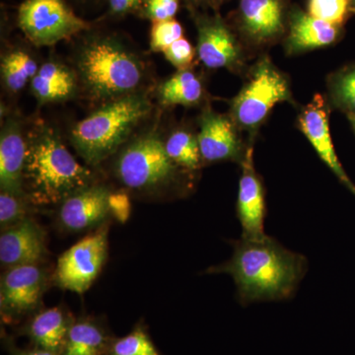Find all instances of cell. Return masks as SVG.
Here are the masks:
<instances>
[{
    "mask_svg": "<svg viewBox=\"0 0 355 355\" xmlns=\"http://www.w3.org/2000/svg\"><path fill=\"white\" fill-rule=\"evenodd\" d=\"M306 259L282 247L272 238L242 239L235 242L232 258L207 270L228 273L234 279L243 305L257 301L284 300L291 297L304 277Z\"/></svg>",
    "mask_w": 355,
    "mask_h": 355,
    "instance_id": "obj_1",
    "label": "cell"
},
{
    "mask_svg": "<svg viewBox=\"0 0 355 355\" xmlns=\"http://www.w3.org/2000/svg\"><path fill=\"white\" fill-rule=\"evenodd\" d=\"M94 183V175L67 150L51 128L42 127L27 140L23 176L26 198L35 207H58Z\"/></svg>",
    "mask_w": 355,
    "mask_h": 355,
    "instance_id": "obj_2",
    "label": "cell"
},
{
    "mask_svg": "<svg viewBox=\"0 0 355 355\" xmlns=\"http://www.w3.org/2000/svg\"><path fill=\"white\" fill-rule=\"evenodd\" d=\"M150 111V103L144 96L130 94L112 100L77 123L70 135L72 144L88 165L101 164Z\"/></svg>",
    "mask_w": 355,
    "mask_h": 355,
    "instance_id": "obj_3",
    "label": "cell"
},
{
    "mask_svg": "<svg viewBox=\"0 0 355 355\" xmlns=\"http://www.w3.org/2000/svg\"><path fill=\"white\" fill-rule=\"evenodd\" d=\"M77 67L84 85L96 99L130 95L141 83L139 60L113 39L89 42L79 53Z\"/></svg>",
    "mask_w": 355,
    "mask_h": 355,
    "instance_id": "obj_4",
    "label": "cell"
},
{
    "mask_svg": "<svg viewBox=\"0 0 355 355\" xmlns=\"http://www.w3.org/2000/svg\"><path fill=\"white\" fill-rule=\"evenodd\" d=\"M177 164L158 135H144L125 147L114 164L116 176L133 191H153L172 183Z\"/></svg>",
    "mask_w": 355,
    "mask_h": 355,
    "instance_id": "obj_5",
    "label": "cell"
},
{
    "mask_svg": "<svg viewBox=\"0 0 355 355\" xmlns=\"http://www.w3.org/2000/svg\"><path fill=\"white\" fill-rule=\"evenodd\" d=\"M130 210L125 193H113L107 187L93 184L58 205L57 222L67 232L80 233L102 227L111 217L125 220Z\"/></svg>",
    "mask_w": 355,
    "mask_h": 355,
    "instance_id": "obj_6",
    "label": "cell"
},
{
    "mask_svg": "<svg viewBox=\"0 0 355 355\" xmlns=\"http://www.w3.org/2000/svg\"><path fill=\"white\" fill-rule=\"evenodd\" d=\"M18 24L37 46H53L88 28L64 0H25L18 11Z\"/></svg>",
    "mask_w": 355,
    "mask_h": 355,
    "instance_id": "obj_7",
    "label": "cell"
},
{
    "mask_svg": "<svg viewBox=\"0 0 355 355\" xmlns=\"http://www.w3.org/2000/svg\"><path fill=\"white\" fill-rule=\"evenodd\" d=\"M108 225L70 247L58 258L53 279L64 291L83 294L92 286L108 257Z\"/></svg>",
    "mask_w": 355,
    "mask_h": 355,
    "instance_id": "obj_8",
    "label": "cell"
},
{
    "mask_svg": "<svg viewBox=\"0 0 355 355\" xmlns=\"http://www.w3.org/2000/svg\"><path fill=\"white\" fill-rule=\"evenodd\" d=\"M48 286V275L40 265L7 268L0 282V312L12 324L36 312Z\"/></svg>",
    "mask_w": 355,
    "mask_h": 355,
    "instance_id": "obj_9",
    "label": "cell"
},
{
    "mask_svg": "<svg viewBox=\"0 0 355 355\" xmlns=\"http://www.w3.org/2000/svg\"><path fill=\"white\" fill-rule=\"evenodd\" d=\"M291 98L286 79L265 60L257 67L251 81L236 98V120L244 127L259 125L275 104Z\"/></svg>",
    "mask_w": 355,
    "mask_h": 355,
    "instance_id": "obj_10",
    "label": "cell"
},
{
    "mask_svg": "<svg viewBox=\"0 0 355 355\" xmlns=\"http://www.w3.org/2000/svg\"><path fill=\"white\" fill-rule=\"evenodd\" d=\"M48 254L43 227L31 217L1 231L0 261L2 268L41 265Z\"/></svg>",
    "mask_w": 355,
    "mask_h": 355,
    "instance_id": "obj_11",
    "label": "cell"
},
{
    "mask_svg": "<svg viewBox=\"0 0 355 355\" xmlns=\"http://www.w3.org/2000/svg\"><path fill=\"white\" fill-rule=\"evenodd\" d=\"M237 214L242 226V238L261 240L266 237L265 193L254 169L253 150L249 148L243 159V173L238 193Z\"/></svg>",
    "mask_w": 355,
    "mask_h": 355,
    "instance_id": "obj_12",
    "label": "cell"
},
{
    "mask_svg": "<svg viewBox=\"0 0 355 355\" xmlns=\"http://www.w3.org/2000/svg\"><path fill=\"white\" fill-rule=\"evenodd\" d=\"M299 125L311 144L316 149L322 160L331 168L336 176L355 195V186L343 170L338 155H336L333 140H331L330 125H329L328 111L324 107L323 98L316 96L314 101L304 109Z\"/></svg>",
    "mask_w": 355,
    "mask_h": 355,
    "instance_id": "obj_13",
    "label": "cell"
},
{
    "mask_svg": "<svg viewBox=\"0 0 355 355\" xmlns=\"http://www.w3.org/2000/svg\"><path fill=\"white\" fill-rule=\"evenodd\" d=\"M27 154V141L19 123L8 120L0 137V188L14 195L26 197L23 176Z\"/></svg>",
    "mask_w": 355,
    "mask_h": 355,
    "instance_id": "obj_14",
    "label": "cell"
},
{
    "mask_svg": "<svg viewBox=\"0 0 355 355\" xmlns=\"http://www.w3.org/2000/svg\"><path fill=\"white\" fill-rule=\"evenodd\" d=\"M74 319L60 307L40 311L22 330L32 347L62 354L65 340Z\"/></svg>",
    "mask_w": 355,
    "mask_h": 355,
    "instance_id": "obj_15",
    "label": "cell"
},
{
    "mask_svg": "<svg viewBox=\"0 0 355 355\" xmlns=\"http://www.w3.org/2000/svg\"><path fill=\"white\" fill-rule=\"evenodd\" d=\"M200 155L207 162L236 158L239 153V141L232 123L220 114L203 116L198 137Z\"/></svg>",
    "mask_w": 355,
    "mask_h": 355,
    "instance_id": "obj_16",
    "label": "cell"
},
{
    "mask_svg": "<svg viewBox=\"0 0 355 355\" xmlns=\"http://www.w3.org/2000/svg\"><path fill=\"white\" fill-rule=\"evenodd\" d=\"M198 53L203 64L209 69L228 67L239 55L234 38L219 21H210L200 26Z\"/></svg>",
    "mask_w": 355,
    "mask_h": 355,
    "instance_id": "obj_17",
    "label": "cell"
},
{
    "mask_svg": "<svg viewBox=\"0 0 355 355\" xmlns=\"http://www.w3.org/2000/svg\"><path fill=\"white\" fill-rule=\"evenodd\" d=\"M114 338L99 321L74 319L60 355H107Z\"/></svg>",
    "mask_w": 355,
    "mask_h": 355,
    "instance_id": "obj_18",
    "label": "cell"
},
{
    "mask_svg": "<svg viewBox=\"0 0 355 355\" xmlns=\"http://www.w3.org/2000/svg\"><path fill=\"white\" fill-rule=\"evenodd\" d=\"M76 87L73 73L57 62L42 65L31 81L33 93L42 103L67 99L73 94Z\"/></svg>",
    "mask_w": 355,
    "mask_h": 355,
    "instance_id": "obj_19",
    "label": "cell"
},
{
    "mask_svg": "<svg viewBox=\"0 0 355 355\" xmlns=\"http://www.w3.org/2000/svg\"><path fill=\"white\" fill-rule=\"evenodd\" d=\"M240 8L248 31L257 38H270L282 29L279 0H241Z\"/></svg>",
    "mask_w": 355,
    "mask_h": 355,
    "instance_id": "obj_20",
    "label": "cell"
},
{
    "mask_svg": "<svg viewBox=\"0 0 355 355\" xmlns=\"http://www.w3.org/2000/svg\"><path fill=\"white\" fill-rule=\"evenodd\" d=\"M338 36L336 25L313 16L297 14L292 21L289 41L295 50L320 48L331 44Z\"/></svg>",
    "mask_w": 355,
    "mask_h": 355,
    "instance_id": "obj_21",
    "label": "cell"
},
{
    "mask_svg": "<svg viewBox=\"0 0 355 355\" xmlns=\"http://www.w3.org/2000/svg\"><path fill=\"white\" fill-rule=\"evenodd\" d=\"M202 96V85L197 76L188 70L177 72L159 88L161 103L165 105L197 104Z\"/></svg>",
    "mask_w": 355,
    "mask_h": 355,
    "instance_id": "obj_22",
    "label": "cell"
},
{
    "mask_svg": "<svg viewBox=\"0 0 355 355\" xmlns=\"http://www.w3.org/2000/svg\"><path fill=\"white\" fill-rule=\"evenodd\" d=\"M38 70L36 62L24 51H10L2 58V78L12 92L22 90L26 84L33 80Z\"/></svg>",
    "mask_w": 355,
    "mask_h": 355,
    "instance_id": "obj_23",
    "label": "cell"
},
{
    "mask_svg": "<svg viewBox=\"0 0 355 355\" xmlns=\"http://www.w3.org/2000/svg\"><path fill=\"white\" fill-rule=\"evenodd\" d=\"M166 151L169 157L178 166L189 170H196L200 167V146L198 139L191 133L179 130L173 133L165 144Z\"/></svg>",
    "mask_w": 355,
    "mask_h": 355,
    "instance_id": "obj_24",
    "label": "cell"
},
{
    "mask_svg": "<svg viewBox=\"0 0 355 355\" xmlns=\"http://www.w3.org/2000/svg\"><path fill=\"white\" fill-rule=\"evenodd\" d=\"M107 355H161L142 324H137L127 336L114 338Z\"/></svg>",
    "mask_w": 355,
    "mask_h": 355,
    "instance_id": "obj_25",
    "label": "cell"
},
{
    "mask_svg": "<svg viewBox=\"0 0 355 355\" xmlns=\"http://www.w3.org/2000/svg\"><path fill=\"white\" fill-rule=\"evenodd\" d=\"M28 198L1 191L0 193V228L1 231L16 225L29 216Z\"/></svg>",
    "mask_w": 355,
    "mask_h": 355,
    "instance_id": "obj_26",
    "label": "cell"
},
{
    "mask_svg": "<svg viewBox=\"0 0 355 355\" xmlns=\"http://www.w3.org/2000/svg\"><path fill=\"white\" fill-rule=\"evenodd\" d=\"M349 0H310L309 14L317 19L338 25L347 17Z\"/></svg>",
    "mask_w": 355,
    "mask_h": 355,
    "instance_id": "obj_27",
    "label": "cell"
},
{
    "mask_svg": "<svg viewBox=\"0 0 355 355\" xmlns=\"http://www.w3.org/2000/svg\"><path fill=\"white\" fill-rule=\"evenodd\" d=\"M183 38V28L174 19L153 22L150 32V46L153 51H164L173 43Z\"/></svg>",
    "mask_w": 355,
    "mask_h": 355,
    "instance_id": "obj_28",
    "label": "cell"
},
{
    "mask_svg": "<svg viewBox=\"0 0 355 355\" xmlns=\"http://www.w3.org/2000/svg\"><path fill=\"white\" fill-rule=\"evenodd\" d=\"M336 102L349 113L355 114V67L340 72L334 84Z\"/></svg>",
    "mask_w": 355,
    "mask_h": 355,
    "instance_id": "obj_29",
    "label": "cell"
},
{
    "mask_svg": "<svg viewBox=\"0 0 355 355\" xmlns=\"http://www.w3.org/2000/svg\"><path fill=\"white\" fill-rule=\"evenodd\" d=\"M166 58L173 65L182 70H184L193 60L195 51L188 40L181 38L168 46L164 51Z\"/></svg>",
    "mask_w": 355,
    "mask_h": 355,
    "instance_id": "obj_30",
    "label": "cell"
},
{
    "mask_svg": "<svg viewBox=\"0 0 355 355\" xmlns=\"http://www.w3.org/2000/svg\"><path fill=\"white\" fill-rule=\"evenodd\" d=\"M178 9L179 0H147L144 14L153 22H157L173 19Z\"/></svg>",
    "mask_w": 355,
    "mask_h": 355,
    "instance_id": "obj_31",
    "label": "cell"
},
{
    "mask_svg": "<svg viewBox=\"0 0 355 355\" xmlns=\"http://www.w3.org/2000/svg\"><path fill=\"white\" fill-rule=\"evenodd\" d=\"M4 342H6V349L8 350L9 355H60L53 352H49V350L37 349L34 347H30V349H21L11 340V338H6Z\"/></svg>",
    "mask_w": 355,
    "mask_h": 355,
    "instance_id": "obj_32",
    "label": "cell"
},
{
    "mask_svg": "<svg viewBox=\"0 0 355 355\" xmlns=\"http://www.w3.org/2000/svg\"><path fill=\"white\" fill-rule=\"evenodd\" d=\"M144 0H109L110 9L113 14H125L139 7Z\"/></svg>",
    "mask_w": 355,
    "mask_h": 355,
    "instance_id": "obj_33",
    "label": "cell"
},
{
    "mask_svg": "<svg viewBox=\"0 0 355 355\" xmlns=\"http://www.w3.org/2000/svg\"><path fill=\"white\" fill-rule=\"evenodd\" d=\"M349 120L352 121V125H354V128L355 130V114H352V116H349Z\"/></svg>",
    "mask_w": 355,
    "mask_h": 355,
    "instance_id": "obj_34",
    "label": "cell"
},
{
    "mask_svg": "<svg viewBox=\"0 0 355 355\" xmlns=\"http://www.w3.org/2000/svg\"><path fill=\"white\" fill-rule=\"evenodd\" d=\"M354 2H355V0H354Z\"/></svg>",
    "mask_w": 355,
    "mask_h": 355,
    "instance_id": "obj_35",
    "label": "cell"
}]
</instances>
